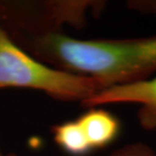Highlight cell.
<instances>
[{
  "mask_svg": "<svg viewBox=\"0 0 156 156\" xmlns=\"http://www.w3.org/2000/svg\"><path fill=\"white\" fill-rule=\"evenodd\" d=\"M9 35L38 61L92 78L103 89L145 80L156 71V36L83 40L59 31Z\"/></svg>",
  "mask_w": 156,
  "mask_h": 156,
  "instance_id": "cell-1",
  "label": "cell"
},
{
  "mask_svg": "<svg viewBox=\"0 0 156 156\" xmlns=\"http://www.w3.org/2000/svg\"><path fill=\"white\" fill-rule=\"evenodd\" d=\"M16 88L42 91L61 101L89 99L103 87L94 79L46 65L17 45L0 18V89Z\"/></svg>",
  "mask_w": 156,
  "mask_h": 156,
  "instance_id": "cell-2",
  "label": "cell"
},
{
  "mask_svg": "<svg viewBox=\"0 0 156 156\" xmlns=\"http://www.w3.org/2000/svg\"><path fill=\"white\" fill-rule=\"evenodd\" d=\"M86 1H0L1 22L9 34L58 31L63 23L81 27L89 6Z\"/></svg>",
  "mask_w": 156,
  "mask_h": 156,
  "instance_id": "cell-3",
  "label": "cell"
},
{
  "mask_svg": "<svg viewBox=\"0 0 156 156\" xmlns=\"http://www.w3.org/2000/svg\"><path fill=\"white\" fill-rule=\"evenodd\" d=\"M138 103L140 123L145 129L156 128V76L131 83L103 89L82 102L86 108L113 104Z\"/></svg>",
  "mask_w": 156,
  "mask_h": 156,
  "instance_id": "cell-4",
  "label": "cell"
},
{
  "mask_svg": "<svg viewBox=\"0 0 156 156\" xmlns=\"http://www.w3.org/2000/svg\"><path fill=\"white\" fill-rule=\"evenodd\" d=\"M77 122L93 150L110 145L121 130L119 120L102 108H92L79 117Z\"/></svg>",
  "mask_w": 156,
  "mask_h": 156,
  "instance_id": "cell-5",
  "label": "cell"
},
{
  "mask_svg": "<svg viewBox=\"0 0 156 156\" xmlns=\"http://www.w3.org/2000/svg\"><path fill=\"white\" fill-rule=\"evenodd\" d=\"M52 132L58 147L70 155L85 156L93 150L77 120L58 124Z\"/></svg>",
  "mask_w": 156,
  "mask_h": 156,
  "instance_id": "cell-6",
  "label": "cell"
},
{
  "mask_svg": "<svg viewBox=\"0 0 156 156\" xmlns=\"http://www.w3.org/2000/svg\"><path fill=\"white\" fill-rule=\"evenodd\" d=\"M108 156H156V154L149 146L136 142L124 146Z\"/></svg>",
  "mask_w": 156,
  "mask_h": 156,
  "instance_id": "cell-7",
  "label": "cell"
},
{
  "mask_svg": "<svg viewBox=\"0 0 156 156\" xmlns=\"http://www.w3.org/2000/svg\"><path fill=\"white\" fill-rule=\"evenodd\" d=\"M0 156H5V155H4V154H2V153L0 152ZM6 156H8V155H6Z\"/></svg>",
  "mask_w": 156,
  "mask_h": 156,
  "instance_id": "cell-8",
  "label": "cell"
},
{
  "mask_svg": "<svg viewBox=\"0 0 156 156\" xmlns=\"http://www.w3.org/2000/svg\"><path fill=\"white\" fill-rule=\"evenodd\" d=\"M8 156H16V155H13V154H10V155H8Z\"/></svg>",
  "mask_w": 156,
  "mask_h": 156,
  "instance_id": "cell-9",
  "label": "cell"
}]
</instances>
